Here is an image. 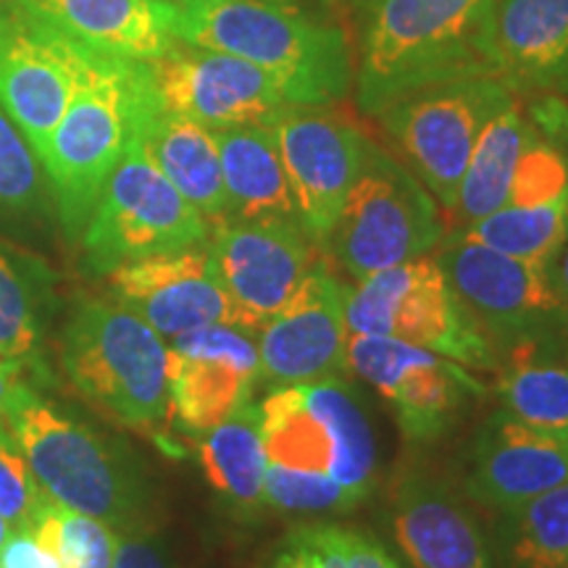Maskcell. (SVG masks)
<instances>
[{
  "label": "cell",
  "mask_w": 568,
  "mask_h": 568,
  "mask_svg": "<svg viewBox=\"0 0 568 568\" xmlns=\"http://www.w3.org/2000/svg\"><path fill=\"white\" fill-rule=\"evenodd\" d=\"M460 230L497 253L550 264L568 232V190L545 203L503 205L500 211Z\"/></svg>",
  "instance_id": "obj_31"
},
{
  "label": "cell",
  "mask_w": 568,
  "mask_h": 568,
  "mask_svg": "<svg viewBox=\"0 0 568 568\" xmlns=\"http://www.w3.org/2000/svg\"><path fill=\"white\" fill-rule=\"evenodd\" d=\"M213 132L222 155L226 222H261V219L301 222L272 126L245 124Z\"/></svg>",
  "instance_id": "obj_25"
},
{
  "label": "cell",
  "mask_w": 568,
  "mask_h": 568,
  "mask_svg": "<svg viewBox=\"0 0 568 568\" xmlns=\"http://www.w3.org/2000/svg\"><path fill=\"white\" fill-rule=\"evenodd\" d=\"M345 368L385 397L403 435L416 443L443 437L468 408L471 397L487 393L458 361L395 337L351 335Z\"/></svg>",
  "instance_id": "obj_14"
},
{
  "label": "cell",
  "mask_w": 568,
  "mask_h": 568,
  "mask_svg": "<svg viewBox=\"0 0 568 568\" xmlns=\"http://www.w3.org/2000/svg\"><path fill=\"white\" fill-rule=\"evenodd\" d=\"M500 529L506 568H566L568 564V481L508 510Z\"/></svg>",
  "instance_id": "obj_30"
},
{
  "label": "cell",
  "mask_w": 568,
  "mask_h": 568,
  "mask_svg": "<svg viewBox=\"0 0 568 568\" xmlns=\"http://www.w3.org/2000/svg\"><path fill=\"white\" fill-rule=\"evenodd\" d=\"M435 261L495 347L539 343L566 324L550 264L497 253L464 230L445 234Z\"/></svg>",
  "instance_id": "obj_11"
},
{
  "label": "cell",
  "mask_w": 568,
  "mask_h": 568,
  "mask_svg": "<svg viewBox=\"0 0 568 568\" xmlns=\"http://www.w3.org/2000/svg\"><path fill=\"white\" fill-rule=\"evenodd\" d=\"M174 38L255 63L280 84L284 101L301 109L335 105L353 84L345 32L295 6L190 0L174 9Z\"/></svg>",
  "instance_id": "obj_2"
},
{
  "label": "cell",
  "mask_w": 568,
  "mask_h": 568,
  "mask_svg": "<svg viewBox=\"0 0 568 568\" xmlns=\"http://www.w3.org/2000/svg\"><path fill=\"white\" fill-rule=\"evenodd\" d=\"M0 568H63L32 531H11L0 545Z\"/></svg>",
  "instance_id": "obj_37"
},
{
  "label": "cell",
  "mask_w": 568,
  "mask_h": 568,
  "mask_svg": "<svg viewBox=\"0 0 568 568\" xmlns=\"http://www.w3.org/2000/svg\"><path fill=\"white\" fill-rule=\"evenodd\" d=\"M98 55L13 0L0 9V109L38 155Z\"/></svg>",
  "instance_id": "obj_12"
},
{
  "label": "cell",
  "mask_w": 568,
  "mask_h": 568,
  "mask_svg": "<svg viewBox=\"0 0 568 568\" xmlns=\"http://www.w3.org/2000/svg\"><path fill=\"white\" fill-rule=\"evenodd\" d=\"M211 232L209 219L163 176L134 130L84 226V261L95 274H109L132 261L209 243Z\"/></svg>",
  "instance_id": "obj_8"
},
{
  "label": "cell",
  "mask_w": 568,
  "mask_h": 568,
  "mask_svg": "<svg viewBox=\"0 0 568 568\" xmlns=\"http://www.w3.org/2000/svg\"><path fill=\"white\" fill-rule=\"evenodd\" d=\"M489 55L510 90L568 88V0H495Z\"/></svg>",
  "instance_id": "obj_23"
},
{
  "label": "cell",
  "mask_w": 568,
  "mask_h": 568,
  "mask_svg": "<svg viewBox=\"0 0 568 568\" xmlns=\"http://www.w3.org/2000/svg\"><path fill=\"white\" fill-rule=\"evenodd\" d=\"M71 387L105 416L159 439L172 424L169 345L116 297H80L61 332Z\"/></svg>",
  "instance_id": "obj_4"
},
{
  "label": "cell",
  "mask_w": 568,
  "mask_h": 568,
  "mask_svg": "<svg viewBox=\"0 0 568 568\" xmlns=\"http://www.w3.org/2000/svg\"><path fill=\"white\" fill-rule=\"evenodd\" d=\"M32 535L59 558L63 568H111L119 550V531L80 510L48 500Z\"/></svg>",
  "instance_id": "obj_34"
},
{
  "label": "cell",
  "mask_w": 568,
  "mask_h": 568,
  "mask_svg": "<svg viewBox=\"0 0 568 568\" xmlns=\"http://www.w3.org/2000/svg\"><path fill=\"white\" fill-rule=\"evenodd\" d=\"M347 293L351 284L339 280L324 253L293 301L258 332V382L276 389L343 374L351 337Z\"/></svg>",
  "instance_id": "obj_17"
},
{
  "label": "cell",
  "mask_w": 568,
  "mask_h": 568,
  "mask_svg": "<svg viewBox=\"0 0 568 568\" xmlns=\"http://www.w3.org/2000/svg\"><path fill=\"white\" fill-rule=\"evenodd\" d=\"M351 335L414 343L466 368H497L495 343L453 293L435 258L382 268L351 287L345 303Z\"/></svg>",
  "instance_id": "obj_9"
},
{
  "label": "cell",
  "mask_w": 568,
  "mask_h": 568,
  "mask_svg": "<svg viewBox=\"0 0 568 568\" xmlns=\"http://www.w3.org/2000/svg\"><path fill=\"white\" fill-rule=\"evenodd\" d=\"M142 69L159 109L182 113L211 130L272 124L295 109L255 63L182 40H174L159 59L142 61Z\"/></svg>",
  "instance_id": "obj_15"
},
{
  "label": "cell",
  "mask_w": 568,
  "mask_h": 568,
  "mask_svg": "<svg viewBox=\"0 0 568 568\" xmlns=\"http://www.w3.org/2000/svg\"><path fill=\"white\" fill-rule=\"evenodd\" d=\"M537 140L535 126L518 103H508L497 111L481 130L471 159L458 187V201L453 216L460 224H474L489 213L500 211L508 203L510 184L518 169V161L531 142Z\"/></svg>",
  "instance_id": "obj_27"
},
{
  "label": "cell",
  "mask_w": 568,
  "mask_h": 568,
  "mask_svg": "<svg viewBox=\"0 0 568 568\" xmlns=\"http://www.w3.org/2000/svg\"><path fill=\"white\" fill-rule=\"evenodd\" d=\"M564 481H568L566 439L531 429L506 408L487 418L474 439L466 481L474 500L508 514Z\"/></svg>",
  "instance_id": "obj_20"
},
{
  "label": "cell",
  "mask_w": 568,
  "mask_h": 568,
  "mask_svg": "<svg viewBox=\"0 0 568 568\" xmlns=\"http://www.w3.org/2000/svg\"><path fill=\"white\" fill-rule=\"evenodd\" d=\"M172 418L203 437L253 400L258 382V345L253 332L209 324L169 339Z\"/></svg>",
  "instance_id": "obj_18"
},
{
  "label": "cell",
  "mask_w": 568,
  "mask_h": 568,
  "mask_svg": "<svg viewBox=\"0 0 568 568\" xmlns=\"http://www.w3.org/2000/svg\"><path fill=\"white\" fill-rule=\"evenodd\" d=\"M92 53L124 61L159 59L174 45L166 0H13Z\"/></svg>",
  "instance_id": "obj_22"
},
{
  "label": "cell",
  "mask_w": 568,
  "mask_h": 568,
  "mask_svg": "<svg viewBox=\"0 0 568 568\" xmlns=\"http://www.w3.org/2000/svg\"><path fill=\"white\" fill-rule=\"evenodd\" d=\"M48 500L51 497L40 489L19 439L0 416V518L11 531H32Z\"/></svg>",
  "instance_id": "obj_35"
},
{
  "label": "cell",
  "mask_w": 568,
  "mask_h": 568,
  "mask_svg": "<svg viewBox=\"0 0 568 568\" xmlns=\"http://www.w3.org/2000/svg\"><path fill=\"white\" fill-rule=\"evenodd\" d=\"M568 190V163L556 148L535 140L524 151L510 184L506 205H531L558 197Z\"/></svg>",
  "instance_id": "obj_36"
},
{
  "label": "cell",
  "mask_w": 568,
  "mask_h": 568,
  "mask_svg": "<svg viewBox=\"0 0 568 568\" xmlns=\"http://www.w3.org/2000/svg\"><path fill=\"white\" fill-rule=\"evenodd\" d=\"M209 247L232 308V326L258 335L293 301L324 251L297 219L222 222Z\"/></svg>",
  "instance_id": "obj_13"
},
{
  "label": "cell",
  "mask_w": 568,
  "mask_h": 568,
  "mask_svg": "<svg viewBox=\"0 0 568 568\" xmlns=\"http://www.w3.org/2000/svg\"><path fill=\"white\" fill-rule=\"evenodd\" d=\"M30 368L32 366L19 364V361H13L9 366H0V416H6V410L11 408L19 389L30 385V379H27V372H30Z\"/></svg>",
  "instance_id": "obj_39"
},
{
  "label": "cell",
  "mask_w": 568,
  "mask_h": 568,
  "mask_svg": "<svg viewBox=\"0 0 568 568\" xmlns=\"http://www.w3.org/2000/svg\"><path fill=\"white\" fill-rule=\"evenodd\" d=\"M495 0H376L358 71V105L376 116L432 84L495 77Z\"/></svg>",
  "instance_id": "obj_3"
},
{
  "label": "cell",
  "mask_w": 568,
  "mask_h": 568,
  "mask_svg": "<svg viewBox=\"0 0 568 568\" xmlns=\"http://www.w3.org/2000/svg\"><path fill=\"white\" fill-rule=\"evenodd\" d=\"M389 529L414 568H495L477 518L445 481L408 474L389 503Z\"/></svg>",
  "instance_id": "obj_21"
},
{
  "label": "cell",
  "mask_w": 568,
  "mask_h": 568,
  "mask_svg": "<svg viewBox=\"0 0 568 568\" xmlns=\"http://www.w3.org/2000/svg\"><path fill=\"white\" fill-rule=\"evenodd\" d=\"M272 568H400L397 560L364 531L337 524L297 527L276 550Z\"/></svg>",
  "instance_id": "obj_33"
},
{
  "label": "cell",
  "mask_w": 568,
  "mask_h": 568,
  "mask_svg": "<svg viewBox=\"0 0 568 568\" xmlns=\"http://www.w3.org/2000/svg\"><path fill=\"white\" fill-rule=\"evenodd\" d=\"M264 500L280 514H343L376 485V439L343 374L276 387L261 403Z\"/></svg>",
  "instance_id": "obj_1"
},
{
  "label": "cell",
  "mask_w": 568,
  "mask_h": 568,
  "mask_svg": "<svg viewBox=\"0 0 568 568\" xmlns=\"http://www.w3.org/2000/svg\"><path fill=\"white\" fill-rule=\"evenodd\" d=\"M445 237L437 201L393 153L368 142L361 174L347 193L324 253L353 280L422 258Z\"/></svg>",
  "instance_id": "obj_7"
},
{
  "label": "cell",
  "mask_w": 568,
  "mask_h": 568,
  "mask_svg": "<svg viewBox=\"0 0 568 568\" xmlns=\"http://www.w3.org/2000/svg\"><path fill=\"white\" fill-rule=\"evenodd\" d=\"M9 535H11L9 524H6V521H3V518H0V545H3V542H6V537H9Z\"/></svg>",
  "instance_id": "obj_42"
},
{
  "label": "cell",
  "mask_w": 568,
  "mask_h": 568,
  "mask_svg": "<svg viewBox=\"0 0 568 568\" xmlns=\"http://www.w3.org/2000/svg\"><path fill=\"white\" fill-rule=\"evenodd\" d=\"M550 274H552V284H556L560 308H564V316L568 324V232L556 255L550 258Z\"/></svg>",
  "instance_id": "obj_40"
},
{
  "label": "cell",
  "mask_w": 568,
  "mask_h": 568,
  "mask_svg": "<svg viewBox=\"0 0 568 568\" xmlns=\"http://www.w3.org/2000/svg\"><path fill=\"white\" fill-rule=\"evenodd\" d=\"M197 456L213 493L237 516H255L266 508V453L261 435V403L247 400L230 418L205 432Z\"/></svg>",
  "instance_id": "obj_26"
},
{
  "label": "cell",
  "mask_w": 568,
  "mask_h": 568,
  "mask_svg": "<svg viewBox=\"0 0 568 568\" xmlns=\"http://www.w3.org/2000/svg\"><path fill=\"white\" fill-rule=\"evenodd\" d=\"M111 568H169L166 552L151 535H130L119 539L116 560Z\"/></svg>",
  "instance_id": "obj_38"
},
{
  "label": "cell",
  "mask_w": 568,
  "mask_h": 568,
  "mask_svg": "<svg viewBox=\"0 0 568 568\" xmlns=\"http://www.w3.org/2000/svg\"><path fill=\"white\" fill-rule=\"evenodd\" d=\"M566 568H568V564H566Z\"/></svg>",
  "instance_id": "obj_45"
},
{
  "label": "cell",
  "mask_w": 568,
  "mask_h": 568,
  "mask_svg": "<svg viewBox=\"0 0 568 568\" xmlns=\"http://www.w3.org/2000/svg\"><path fill=\"white\" fill-rule=\"evenodd\" d=\"M537 343L516 345L510 364L497 382L503 408L531 429L566 439L568 435V366L535 355Z\"/></svg>",
  "instance_id": "obj_29"
},
{
  "label": "cell",
  "mask_w": 568,
  "mask_h": 568,
  "mask_svg": "<svg viewBox=\"0 0 568 568\" xmlns=\"http://www.w3.org/2000/svg\"><path fill=\"white\" fill-rule=\"evenodd\" d=\"M514 101V90L495 77H471L408 92L376 116L406 155L410 172L443 211L453 213L481 130Z\"/></svg>",
  "instance_id": "obj_10"
},
{
  "label": "cell",
  "mask_w": 568,
  "mask_h": 568,
  "mask_svg": "<svg viewBox=\"0 0 568 568\" xmlns=\"http://www.w3.org/2000/svg\"><path fill=\"white\" fill-rule=\"evenodd\" d=\"M42 493L59 506L101 518L113 529L138 527L145 487L130 458L77 416L24 385L6 410Z\"/></svg>",
  "instance_id": "obj_6"
},
{
  "label": "cell",
  "mask_w": 568,
  "mask_h": 568,
  "mask_svg": "<svg viewBox=\"0 0 568 568\" xmlns=\"http://www.w3.org/2000/svg\"><path fill=\"white\" fill-rule=\"evenodd\" d=\"M566 445H568V435H566Z\"/></svg>",
  "instance_id": "obj_44"
},
{
  "label": "cell",
  "mask_w": 568,
  "mask_h": 568,
  "mask_svg": "<svg viewBox=\"0 0 568 568\" xmlns=\"http://www.w3.org/2000/svg\"><path fill=\"white\" fill-rule=\"evenodd\" d=\"M53 195L40 155L0 109V222L40 224L51 216Z\"/></svg>",
  "instance_id": "obj_32"
},
{
  "label": "cell",
  "mask_w": 568,
  "mask_h": 568,
  "mask_svg": "<svg viewBox=\"0 0 568 568\" xmlns=\"http://www.w3.org/2000/svg\"><path fill=\"white\" fill-rule=\"evenodd\" d=\"M268 126L280 145L303 230L324 251L372 140L337 113L301 105L284 111Z\"/></svg>",
  "instance_id": "obj_16"
},
{
  "label": "cell",
  "mask_w": 568,
  "mask_h": 568,
  "mask_svg": "<svg viewBox=\"0 0 568 568\" xmlns=\"http://www.w3.org/2000/svg\"><path fill=\"white\" fill-rule=\"evenodd\" d=\"M151 103L142 61L98 55L40 155L69 240H82L105 182Z\"/></svg>",
  "instance_id": "obj_5"
},
{
  "label": "cell",
  "mask_w": 568,
  "mask_h": 568,
  "mask_svg": "<svg viewBox=\"0 0 568 568\" xmlns=\"http://www.w3.org/2000/svg\"><path fill=\"white\" fill-rule=\"evenodd\" d=\"M113 297L145 318L163 339L209 324H232L230 297L219 282L209 243L151 255L105 274Z\"/></svg>",
  "instance_id": "obj_19"
},
{
  "label": "cell",
  "mask_w": 568,
  "mask_h": 568,
  "mask_svg": "<svg viewBox=\"0 0 568 568\" xmlns=\"http://www.w3.org/2000/svg\"><path fill=\"white\" fill-rule=\"evenodd\" d=\"M138 138L163 176L209 219L211 226L226 222V190L216 132L195 119L159 109L142 113Z\"/></svg>",
  "instance_id": "obj_24"
},
{
  "label": "cell",
  "mask_w": 568,
  "mask_h": 568,
  "mask_svg": "<svg viewBox=\"0 0 568 568\" xmlns=\"http://www.w3.org/2000/svg\"><path fill=\"white\" fill-rule=\"evenodd\" d=\"M190 3V0H187ZM209 3H222V0H209ZM261 3H276V6H295L301 9V0H261Z\"/></svg>",
  "instance_id": "obj_41"
},
{
  "label": "cell",
  "mask_w": 568,
  "mask_h": 568,
  "mask_svg": "<svg viewBox=\"0 0 568 568\" xmlns=\"http://www.w3.org/2000/svg\"><path fill=\"white\" fill-rule=\"evenodd\" d=\"M166 3H172V6H182V3H187V0H166Z\"/></svg>",
  "instance_id": "obj_43"
},
{
  "label": "cell",
  "mask_w": 568,
  "mask_h": 568,
  "mask_svg": "<svg viewBox=\"0 0 568 568\" xmlns=\"http://www.w3.org/2000/svg\"><path fill=\"white\" fill-rule=\"evenodd\" d=\"M51 274L42 261L0 243V353L38 368L53 311Z\"/></svg>",
  "instance_id": "obj_28"
}]
</instances>
